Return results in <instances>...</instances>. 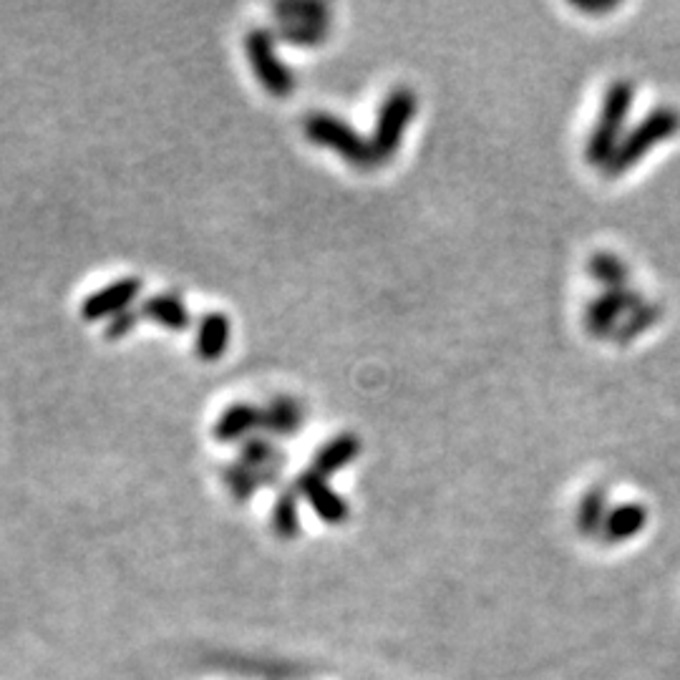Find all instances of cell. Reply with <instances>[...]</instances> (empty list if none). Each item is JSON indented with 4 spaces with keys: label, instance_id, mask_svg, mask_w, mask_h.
<instances>
[{
    "label": "cell",
    "instance_id": "6da1fadb",
    "mask_svg": "<svg viewBox=\"0 0 680 680\" xmlns=\"http://www.w3.org/2000/svg\"><path fill=\"white\" fill-rule=\"evenodd\" d=\"M633 101H635L633 81L618 79L607 86L605 96H602L600 114H597L590 136H587L585 144L587 164L605 169V164L612 159L618 144L623 142L625 124H628Z\"/></svg>",
    "mask_w": 680,
    "mask_h": 680
},
{
    "label": "cell",
    "instance_id": "7a4b0ae2",
    "mask_svg": "<svg viewBox=\"0 0 680 680\" xmlns=\"http://www.w3.org/2000/svg\"><path fill=\"white\" fill-rule=\"evenodd\" d=\"M680 131V111L670 109V106H655L653 111L643 116L633 129L625 131L623 142L618 144L615 154H612L610 162L605 164V177L615 179L623 177L625 172L640 164V159L645 154L653 152L655 147H660L663 142L673 139Z\"/></svg>",
    "mask_w": 680,
    "mask_h": 680
},
{
    "label": "cell",
    "instance_id": "3957f363",
    "mask_svg": "<svg viewBox=\"0 0 680 680\" xmlns=\"http://www.w3.org/2000/svg\"><path fill=\"white\" fill-rule=\"evenodd\" d=\"M303 131L310 142L318 147L330 149V152L340 154L351 167L356 169H373L376 164V154H373L371 139L358 134L348 121L340 116L325 114V111H315L303 121Z\"/></svg>",
    "mask_w": 680,
    "mask_h": 680
},
{
    "label": "cell",
    "instance_id": "277c9868",
    "mask_svg": "<svg viewBox=\"0 0 680 680\" xmlns=\"http://www.w3.org/2000/svg\"><path fill=\"white\" fill-rule=\"evenodd\" d=\"M416 114H419V96H416L414 89L396 86V89L388 91L386 99L378 106L376 126H373L371 134L376 164H383L391 157H396L398 149H401L403 136H406V129L416 119Z\"/></svg>",
    "mask_w": 680,
    "mask_h": 680
},
{
    "label": "cell",
    "instance_id": "5b68a950",
    "mask_svg": "<svg viewBox=\"0 0 680 680\" xmlns=\"http://www.w3.org/2000/svg\"><path fill=\"white\" fill-rule=\"evenodd\" d=\"M245 56L257 81L267 94L285 99L295 91V74L278 56V38L267 28H250L245 33Z\"/></svg>",
    "mask_w": 680,
    "mask_h": 680
},
{
    "label": "cell",
    "instance_id": "8992f818",
    "mask_svg": "<svg viewBox=\"0 0 680 680\" xmlns=\"http://www.w3.org/2000/svg\"><path fill=\"white\" fill-rule=\"evenodd\" d=\"M645 303L638 290L628 288H607L587 303L585 308V330L592 338H605L618 328L620 320Z\"/></svg>",
    "mask_w": 680,
    "mask_h": 680
},
{
    "label": "cell",
    "instance_id": "52a82bcc",
    "mask_svg": "<svg viewBox=\"0 0 680 680\" xmlns=\"http://www.w3.org/2000/svg\"><path fill=\"white\" fill-rule=\"evenodd\" d=\"M293 489L298 492L300 499H305V502L310 504V509H313V512L323 519V522L333 524V527L346 522L348 514H351L346 499L340 497V494L330 487L328 479L320 476L318 471H313V469L303 471V474L295 479Z\"/></svg>",
    "mask_w": 680,
    "mask_h": 680
},
{
    "label": "cell",
    "instance_id": "ba28073f",
    "mask_svg": "<svg viewBox=\"0 0 680 680\" xmlns=\"http://www.w3.org/2000/svg\"><path fill=\"white\" fill-rule=\"evenodd\" d=\"M262 429V408L250 401H237L217 416L212 424V436L220 444H237V441H247Z\"/></svg>",
    "mask_w": 680,
    "mask_h": 680
},
{
    "label": "cell",
    "instance_id": "9c48e42d",
    "mask_svg": "<svg viewBox=\"0 0 680 680\" xmlns=\"http://www.w3.org/2000/svg\"><path fill=\"white\" fill-rule=\"evenodd\" d=\"M308 419L303 403L293 396H275L262 406V431L275 439H290L300 434Z\"/></svg>",
    "mask_w": 680,
    "mask_h": 680
},
{
    "label": "cell",
    "instance_id": "30bf717a",
    "mask_svg": "<svg viewBox=\"0 0 680 680\" xmlns=\"http://www.w3.org/2000/svg\"><path fill=\"white\" fill-rule=\"evenodd\" d=\"M237 461H242V464H247L250 469L260 471L262 476H265L267 487H272V484L280 482V474H283L285 469V454L278 449V446L272 444L267 436H250L247 441H242L240 444V456H237Z\"/></svg>",
    "mask_w": 680,
    "mask_h": 680
},
{
    "label": "cell",
    "instance_id": "8fae6325",
    "mask_svg": "<svg viewBox=\"0 0 680 680\" xmlns=\"http://www.w3.org/2000/svg\"><path fill=\"white\" fill-rule=\"evenodd\" d=\"M142 293V280L139 278H126L119 283L109 285V288L99 290L96 295H91L84 303V315L86 318H114V315L129 310V305L134 303L136 295Z\"/></svg>",
    "mask_w": 680,
    "mask_h": 680
},
{
    "label": "cell",
    "instance_id": "7c38bea8",
    "mask_svg": "<svg viewBox=\"0 0 680 680\" xmlns=\"http://www.w3.org/2000/svg\"><path fill=\"white\" fill-rule=\"evenodd\" d=\"M230 335H232V323L225 313H204L199 318L197 325V343H194V351L202 361L215 363L230 348Z\"/></svg>",
    "mask_w": 680,
    "mask_h": 680
},
{
    "label": "cell",
    "instance_id": "4fadbf2b",
    "mask_svg": "<svg viewBox=\"0 0 680 680\" xmlns=\"http://www.w3.org/2000/svg\"><path fill=\"white\" fill-rule=\"evenodd\" d=\"M361 454V439L356 434H338L333 439L325 441L318 451H315L310 469L318 471L320 476L338 474L340 469H346L348 464L358 459Z\"/></svg>",
    "mask_w": 680,
    "mask_h": 680
},
{
    "label": "cell",
    "instance_id": "5bb4252c",
    "mask_svg": "<svg viewBox=\"0 0 680 680\" xmlns=\"http://www.w3.org/2000/svg\"><path fill=\"white\" fill-rule=\"evenodd\" d=\"M645 522H648V509L640 502H625L607 512L600 534L605 542L618 544L643 532Z\"/></svg>",
    "mask_w": 680,
    "mask_h": 680
},
{
    "label": "cell",
    "instance_id": "9a60e30c",
    "mask_svg": "<svg viewBox=\"0 0 680 680\" xmlns=\"http://www.w3.org/2000/svg\"><path fill=\"white\" fill-rule=\"evenodd\" d=\"M142 318L154 320L157 325L167 330H187L192 325V315H189V308L184 305L182 295L177 293H159L154 298L144 300L142 303Z\"/></svg>",
    "mask_w": 680,
    "mask_h": 680
},
{
    "label": "cell",
    "instance_id": "2e32d148",
    "mask_svg": "<svg viewBox=\"0 0 680 680\" xmlns=\"http://www.w3.org/2000/svg\"><path fill=\"white\" fill-rule=\"evenodd\" d=\"M587 275L602 288H628L630 283V267L615 252H595L587 260Z\"/></svg>",
    "mask_w": 680,
    "mask_h": 680
},
{
    "label": "cell",
    "instance_id": "e0dca14e",
    "mask_svg": "<svg viewBox=\"0 0 680 680\" xmlns=\"http://www.w3.org/2000/svg\"><path fill=\"white\" fill-rule=\"evenodd\" d=\"M660 318H663V305L648 303V300H645V303H640L638 308L630 310V313L620 320L618 328L612 330V338H615V343H620V346H628L630 340L640 338V335H643L645 330L653 328Z\"/></svg>",
    "mask_w": 680,
    "mask_h": 680
},
{
    "label": "cell",
    "instance_id": "ac0fdd59",
    "mask_svg": "<svg viewBox=\"0 0 680 680\" xmlns=\"http://www.w3.org/2000/svg\"><path fill=\"white\" fill-rule=\"evenodd\" d=\"M275 38L288 46L313 48L323 46L330 33V23H305V21H278L275 26Z\"/></svg>",
    "mask_w": 680,
    "mask_h": 680
},
{
    "label": "cell",
    "instance_id": "d6986e66",
    "mask_svg": "<svg viewBox=\"0 0 680 680\" xmlns=\"http://www.w3.org/2000/svg\"><path fill=\"white\" fill-rule=\"evenodd\" d=\"M222 482H225L227 492H230L237 502H247L257 489L267 487L265 476H262L260 471L250 469V466L242 464V461L237 459L230 461V464L222 469Z\"/></svg>",
    "mask_w": 680,
    "mask_h": 680
},
{
    "label": "cell",
    "instance_id": "ffe728a7",
    "mask_svg": "<svg viewBox=\"0 0 680 680\" xmlns=\"http://www.w3.org/2000/svg\"><path fill=\"white\" fill-rule=\"evenodd\" d=\"M298 492L293 487L283 489L275 499V507H272V529L275 534L283 539H293L300 534V509H298Z\"/></svg>",
    "mask_w": 680,
    "mask_h": 680
},
{
    "label": "cell",
    "instance_id": "44dd1931",
    "mask_svg": "<svg viewBox=\"0 0 680 680\" xmlns=\"http://www.w3.org/2000/svg\"><path fill=\"white\" fill-rule=\"evenodd\" d=\"M607 517V497L605 489L595 487L582 497L580 507H577V529H580L585 537H592L602 529Z\"/></svg>",
    "mask_w": 680,
    "mask_h": 680
},
{
    "label": "cell",
    "instance_id": "7402d4cb",
    "mask_svg": "<svg viewBox=\"0 0 680 680\" xmlns=\"http://www.w3.org/2000/svg\"><path fill=\"white\" fill-rule=\"evenodd\" d=\"M278 21H305V23H330V11L315 0H283L272 8Z\"/></svg>",
    "mask_w": 680,
    "mask_h": 680
},
{
    "label": "cell",
    "instance_id": "603a6c76",
    "mask_svg": "<svg viewBox=\"0 0 680 680\" xmlns=\"http://www.w3.org/2000/svg\"><path fill=\"white\" fill-rule=\"evenodd\" d=\"M142 318V313H134V310H124V313L114 315L109 323V330H106V335L109 338H124L126 333H131L136 325V320Z\"/></svg>",
    "mask_w": 680,
    "mask_h": 680
},
{
    "label": "cell",
    "instance_id": "cb8c5ba5",
    "mask_svg": "<svg viewBox=\"0 0 680 680\" xmlns=\"http://www.w3.org/2000/svg\"><path fill=\"white\" fill-rule=\"evenodd\" d=\"M572 8L582 13H590V16H602V13H610L618 8V0H572Z\"/></svg>",
    "mask_w": 680,
    "mask_h": 680
}]
</instances>
